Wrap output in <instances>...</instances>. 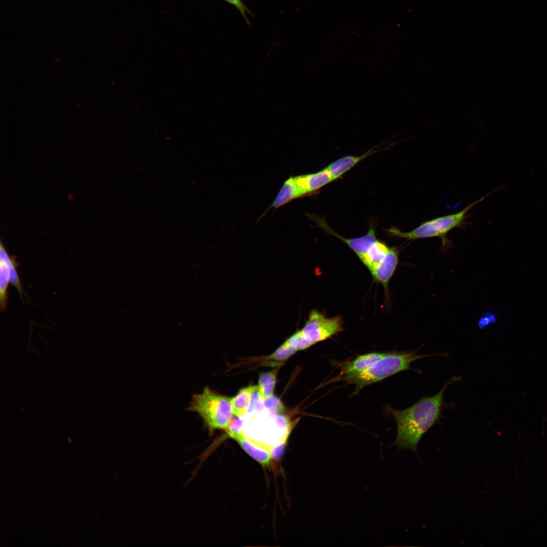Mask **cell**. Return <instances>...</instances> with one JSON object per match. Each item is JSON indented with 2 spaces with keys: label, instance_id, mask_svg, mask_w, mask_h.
<instances>
[{
  "label": "cell",
  "instance_id": "1",
  "mask_svg": "<svg viewBox=\"0 0 547 547\" xmlns=\"http://www.w3.org/2000/svg\"><path fill=\"white\" fill-rule=\"evenodd\" d=\"M461 376L452 377L435 395L425 396L410 407L403 410L388 407L387 410L397 425V437L394 442L399 449H405L417 454L418 443L423 436L442 418V411L453 407L446 403L444 394L453 383L461 381Z\"/></svg>",
  "mask_w": 547,
  "mask_h": 547
},
{
  "label": "cell",
  "instance_id": "2",
  "mask_svg": "<svg viewBox=\"0 0 547 547\" xmlns=\"http://www.w3.org/2000/svg\"><path fill=\"white\" fill-rule=\"evenodd\" d=\"M245 420L244 436L271 454L275 448L285 445L293 426L282 413L271 412L266 409Z\"/></svg>",
  "mask_w": 547,
  "mask_h": 547
},
{
  "label": "cell",
  "instance_id": "3",
  "mask_svg": "<svg viewBox=\"0 0 547 547\" xmlns=\"http://www.w3.org/2000/svg\"><path fill=\"white\" fill-rule=\"evenodd\" d=\"M420 348L405 351H390L375 363L366 371L358 374L341 377L347 383H353L356 388L354 394H357L363 387L381 381L401 371L412 370L418 373L421 371L413 369L411 364L413 362L427 357L443 354H419Z\"/></svg>",
  "mask_w": 547,
  "mask_h": 547
},
{
  "label": "cell",
  "instance_id": "4",
  "mask_svg": "<svg viewBox=\"0 0 547 547\" xmlns=\"http://www.w3.org/2000/svg\"><path fill=\"white\" fill-rule=\"evenodd\" d=\"M188 410L199 414L210 435L217 429L227 431L233 418L231 398L205 387L194 394Z\"/></svg>",
  "mask_w": 547,
  "mask_h": 547
},
{
  "label": "cell",
  "instance_id": "5",
  "mask_svg": "<svg viewBox=\"0 0 547 547\" xmlns=\"http://www.w3.org/2000/svg\"><path fill=\"white\" fill-rule=\"evenodd\" d=\"M487 196H485L471 203L458 212L438 217L423 222L409 232L401 231L395 226L385 229V232L389 237L410 240L439 237L442 241L443 248H446L450 244L446 237L447 233L454 228L464 226L466 224V219L469 211Z\"/></svg>",
  "mask_w": 547,
  "mask_h": 547
},
{
  "label": "cell",
  "instance_id": "6",
  "mask_svg": "<svg viewBox=\"0 0 547 547\" xmlns=\"http://www.w3.org/2000/svg\"><path fill=\"white\" fill-rule=\"evenodd\" d=\"M342 324L340 316L328 318L321 312L312 310L305 325L300 330L312 346L343 331Z\"/></svg>",
  "mask_w": 547,
  "mask_h": 547
},
{
  "label": "cell",
  "instance_id": "7",
  "mask_svg": "<svg viewBox=\"0 0 547 547\" xmlns=\"http://www.w3.org/2000/svg\"><path fill=\"white\" fill-rule=\"evenodd\" d=\"M310 218L317 225L328 234L333 235L344 242L360 258L364 254L370 247L377 240L375 229L371 227L368 232L361 236L354 238L343 237L333 231L327 224L325 220L316 215H311Z\"/></svg>",
  "mask_w": 547,
  "mask_h": 547
},
{
  "label": "cell",
  "instance_id": "8",
  "mask_svg": "<svg viewBox=\"0 0 547 547\" xmlns=\"http://www.w3.org/2000/svg\"><path fill=\"white\" fill-rule=\"evenodd\" d=\"M386 141L380 142L360 155H346L337 159L328 165L326 168L332 175L334 180L340 177L360 161L376 153L388 149L391 145H385Z\"/></svg>",
  "mask_w": 547,
  "mask_h": 547
},
{
  "label": "cell",
  "instance_id": "9",
  "mask_svg": "<svg viewBox=\"0 0 547 547\" xmlns=\"http://www.w3.org/2000/svg\"><path fill=\"white\" fill-rule=\"evenodd\" d=\"M293 179L300 197L311 194L334 180L326 168L316 173L293 177Z\"/></svg>",
  "mask_w": 547,
  "mask_h": 547
},
{
  "label": "cell",
  "instance_id": "10",
  "mask_svg": "<svg viewBox=\"0 0 547 547\" xmlns=\"http://www.w3.org/2000/svg\"><path fill=\"white\" fill-rule=\"evenodd\" d=\"M398 254L396 248L390 247L385 258L370 271L374 279L381 284L385 289H387L389 281L397 266Z\"/></svg>",
  "mask_w": 547,
  "mask_h": 547
},
{
  "label": "cell",
  "instance_id": "11",
  "mask_svg": "<svg viewBox=\"0 0 547 547\" xmlns=\"http://www.w3.org/2000/svg\"><path fill=\"white\" fill-rule=\"evenodd\" d=\"M386 353L387 352H371L356 357L352 360L342 364L341 377L358 374L366 371Z\"/></svg>",
  "mask_w": 547,
  "mask_h": 547
},
{
  "label": "cell",
  "instance_id": "12",
  "mask_svg": "<svg viewBox=\"0 0 547 547\" xmlns=\"http://www.w3.org/2000/svg\"><path fill=\"white\" fill-rule=\"evenodd\" d=\"M228 435L234 439L251 457L261 465L267 467L270 465L272 458L270 451L247 439L244 436L243 433L230 434Z\"/></svg>",
  "mask_w": 547,
  "mask_h": 547
},
{
  "label": "cell",
  "instance_id": "13",
  "mask_svg": "<svg viewBox=\"0 0 547 547\" xmlns=\"http://www.w3.org/2000/svg\"><path fill=\"white\" fill-rule=\"evenodd\" d=\"M4 246L1 243L0 246V305L4 311L6 308L8 299L7 288L10 280V268L9 259Z\"/></svg>",
  "mask_w": 547,
  "mask_h": 547
},
{
  "label": "cell",
  "instance_id": "14",
  "mask_svg": "<svg viewBox=\"0 0 547 547\" xmlns=\"http://www.w3.org/2000/svg\"><path fill=\"white\" fill-rule=\"evenodd\" d=\"M389 249L385 243L377 239L359 258L370 271L385 258Z\"/></svg>",
  "mask_w": 547,
  "mask_h": 547
},
{
  "label": "cell",
  "instance_id": "15",
  "mask_svg": "<svg viewBox=\"0 0 547 547\" xmlns=\"http://www.w3.org/2000/svg\"><path fill=\"white\" fill-rule=\"evenodd\" d=\"M251 386L242 388L238 394L231 398V404L233 414L237 417H243L248 407Z\"/></svg>",
  "mask_w": 547,
  "mask_h": 547
},
{
  "label": "cell",
  "instance_id": "16",
  "mask_svg": "<svg viewBox=\"0 0 547 547\" xmlns=\"http://www.w3.org/2000/svg\"><path fill=\"white\" fill-rule=\"evenodd\" d=\"M278 369L260 374L258 381V389L262 397L265 399L274 396L276 374Z\"/></svg>",
  "mask_w": 547,
  "mask_h": 547
},
{
  "label": "cell",
  "instance_id": "17",
  "mask_svg": "<svg viewBox=\"0 0 547 547\" xmlns=\"http://www.w3.org/2000/svg\"><path fill=\"white\" fill-rule=\"evenodd\" d=\"M264 398L261 395L258 386H251L250 402L243 416L245 419L259 414L265 410Z\"/></svg>",
  "mask_w": 547,
  "mask_h": 547
},
{
  "label": "cell",
  "instance_id": "18",
  "mask_svg": "<svg viewBox=\"0 0 547 547\" xmlns=\"http://www.w3.org/2000/svg\"><path fill=\"white\" fill-rule=\"evenodd\" d=\"M296 351L286 341L277 348L268 359L274 361H285L293 355Z\"/></svg>",
  "mask_w": 547,
  "mask_h": 547
},
{
  "label": "cell",
  "instance_id": "19",
  "mask_svg": "<svg viewBox=\"0 0 547 547\" xmlns=\"http://www.w3.org/2000/svg\"><path fill=\"white\" fill-rule=\"evenodd\" d=\"M296 351L304 350L311 345L305 339L300 330L296 332L286 340Z\"/></svg>",
  "mask_w": 547,
  "mask_h": 547
},
{
  "label": "cell",
  "instance_id": "20",
  "mask_svg": "<svg viewBox=\"0 0 547 547\" xmlns=\"http://www.w3.org/2000/svg\"><path fill=\"white\" fill-rule=\"evenodd\" d=\"M9 264L10 268V282L17 289L21 298L23 299V294L24 293V292L17 272V263L15 257H10Z\"/></svg>",
  "mask_w": 547,
  "mask_h": 547
},
{
  "label": "cell",
  "instance_id": "21",
  "mask_svg": "<svg viewBox=\"0 0 547 547\" xmlns=\"http://www.w3.org/2000/svg\"><path fill=\"white\" fill-rule=\"evenodd\" d=\"M264 405L266 410L269 412L282 413L284 411V406L280 400L274 396L264 399Z\"/></svg>",
  "mask_w": 547,
  "mask_h": 547
},
{
  "label": "cell",
  "instance_id": "22",
  "mask_svg": "<svg viewBox=\"0 0 547 547\" xmlns=\"http://www.w3.org/2000/svg\"><path fill=\"white\" fill-rule=\"evenodd\" d=\"M245 420L244 417H237L232 418L230 421L228 429L226 431L227 435L230 434H237L243 433Z\"/></svg>",
  "mask_w": 547,
  "mask_h": 547
},
{
  "label": "cell",
  "instance_id": "23",
  "mask_svg": "<svg viewBox=\"0 0 547 547\" xmlns=\"http://www.w3.org/2000/svg\"><path fill=\"white\" fill-rule=\"evenodd\" d=\"M227 2L235 6L240 12V13L244 16L246 21L248 23V20L247 18L246 13H250L248 9L246 7L244 4L242 3L241 0H225Z\"/></svg>",
  "mask_w": 547,
  "mask_h": 547
}]
</instances>
